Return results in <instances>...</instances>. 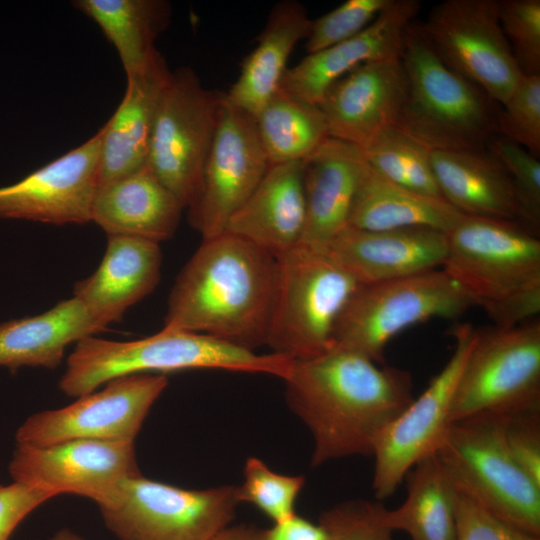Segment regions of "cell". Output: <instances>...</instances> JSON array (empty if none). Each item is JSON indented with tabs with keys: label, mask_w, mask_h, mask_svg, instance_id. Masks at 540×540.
Returning <instances> with one entry per match:
<instances>
[{
	"label": "cell",
	"mask_w": 540,
	"mask_h": 540,
	"mask_svg": "<svg viewBox=\"0 0 540 540\" xmlns=\"http://www.w3.org/2000/svg\"><path fill=\"white\" fill-rule=\"evenodd\" d=\"M385 509L378 501H346L324 511L319 524L330 540H395L384 521Z\"/></svg>",
	"instance_id": "39"
},
{
	"label": "cell",
	"mask_w": 540,
	"mask_h": 540,
	"mask_svg": "<svg viewBox=\"0 0 540 540\" xmlns=\"http://www.w3.org/2000/svg\"><path fill=\"white\" fill-rule=\"evenodd\" d=\"M452 333L455 346L445 366L376 440L372 489L377 500L393 495L418 461L437 453L452 424L454 393L475 341L476 329L465 323Z\"/></svg>",
	"instance_id": "13"
},
{
	"label": "cell",
	"mask_w": 540,
	"mask_h": 540,
	"mask_svg": "<svg viewBox=\"0 0 540 540\" xmlns=\"http://www.w3.org/2000/svg\"><path fill=\"white\" fill-rule=\"evenodd\" d=\"M101 137L100 128L80 146L0 187V218L53 225L90 222L99 186Z\"/></svg>",
	"instance_id": "17"
},
{
	"label": "cell",
	"mask_w": 540,
	"mask_h": 540,
	"mask_svg": "<svg viewBox=\"0 0 540 540\" xmlns=\"http://www.w3.org/2000/svg\"><path fill=\"white\" fill-rule=\"evenodd\" d=\"M407 93L401 59L364 63L336 80L320 108L329 137L359 148L396 127Z\"/></svg>",
	"instance_id": "18"
},
{
	"label": "cell",
	"mask_w": 540,
	"mask_h": 540,
	"mask_svg": "<svg viewBox=\"0 0 540 540\" xmlns=\"http://www.w3.org/2000/svg\"><path fill=\"white\" fill-rule=\"evenodd\" d=\"M473 300L441 268L372 284H359L334 325L333 346L384 364L392 338L432 318L456 319Z\"/></svg>",
	"instance_id": "8"
},
{
	"label": "cell",
	"mask_w": 540,
	"mask_h": 540,
	"mask_svg": "<svg viewBox=\"0 0 540 540\" xmlns=\"http://www.w3.org/2000/svg\"><path fill=\"white\" fill-rule=\"evenodd\" d=\"M276 258L230 233L203 239L171 289L163 328L253 350L265 344Z\"/></svg>",
	"instance_id": "2"
},
{
	"label": "cell",
	"mask_w": 540,
	"mask_h": 540,
	"mask_svg": "<svg viewBox=\"0 0 540 540\" xmlns=\"http://www.w3.org/2000/svg\"><path fill=\"white\" fill-rule=\"evenodd\" d=\"M254 118L270 164L303 161L329 138L318 105L281 88Z\"/></svg>",
	"instance_id": "32"
},
{
	"label": "cell",
	"mask_w": 540,
	"mask_h": 540,
	"mask_svg": "<svg viewBox=\"0 0 540 540\" xmlns=\"http://www.w3.org/2000/svg\"><path fill=\"white\" fill-rule=\"evenodd\" d=\"M304 224L303 161H295L270 164L225 232L276 258L299 245Z\"/></svg>",
	"instance_id": "23"
},
{
	"label": "cell",
	"mask_w": 540,
	"mask_h": 540,
	"mask_svg": "<svg viewBox=\"0 0 540 540\" xmlns=\"http://www.w3.org/2000/svg\"><path fill=\"white\" fill-rule=\"evenodd\" d=\"M171 72L156 50L140 73L127 78L123 99L101 127L98 188L147 164L157 108Z\"/></svg>",
	"instance_id": "21"
},
{
	"label": "cell",
	"mask_w": 540,
	"mask_h": 540,
	"mask_svg": "<svg viewBox=\"0 0 540 540\" xmlns=\"http://www.w3.org/2000/svg\"><path fill=\"white\" fill-rule=\"evenodd\" d=\"M359 284L324 250L302 244L276 257L265 344L292 361L328 351L336 320Z\"/></svg>",
	"instance_id": "6"
},
{
	"label": "cell",
	"mask_w": 540,
	"mask_h": 540,
	"mask_svg": "<svg viewBox=\"0 0 540 540\" xmlns=\"http://www.w3.org/2000/svg\"><path fill=\"white\" fill-rule=\"evenodd\" d=\"M502 430L512 459L540 485V410L503 416Z\"/></svg>",
	"instance_id": "40"
},
{
	"label": "cell",
	"mask_w": 540,
	"mask_h": 540,
	"mask_svg": "<svg viewBox=\"0 0 540 540\" xmlns=\"http://www.w3.org/2000/svg\"><path fill=\"white\" fill-rule=\"evenodd\" d=\"M406 498L385 509L384 521L411 540H455L457 491L437 454L418 461L405 475Z\"/></svg>",
	"instance_id": "30"
},
{
	"label": "cell",
	"mask_w": 540,
	"mask_h": 540,
	"mask_svg": "<svg viewBox=\"0 0 540 540\" xmlns=\"http://www.w3.org/2000/svg\"><path fill=\"white\" fill-rule=\"evenodd\" d=\"M184 207L145 165L98 188L91 221L107 236H128L160 243L171 238Z\"/></svg>",
	"instance_id": "25"
},
{
	"label": "cell",
	"mask_w": 540,
	"mask_h": 540,
	"mask_svg": "<svg viewBox=\"0 0 540 540\" xmlns=\"http://www.w3.org/2000/svg\"><path fill=\"white\" fill-rule=\"evenodd\" d=\"M269 166L254 116L230 104L225 93L200 192L188 208L189 222L203 239L225 233Z\"/></svg>",
	"instance_id": "16"
},
{
	"label": "cell",
	"mask_w": 540,
	"mask_h": 540,
	"mask_svg": "<svg viewBox=\"0 0 540 540\" xmlns=\"http://www.w3.org/2000/svg\"><path fill=\"white\" fill-rule=\"evenodd\" d=\"M499 21L523 76L540 75V0H498Z\"/></svg>",
	"instance_id": "36"
},
{
	"label": "cell",
	"mask_w": 540,
	"mask_h": 540,
	"mask_svg": "<svg viewBox=\"0 0 540 540\" xmlns=\"http://www.w3.org/2000/svg\"><path fill=\"white\" fill-rule=\"evenodd\" d=\"M311 24L301 3H277L256 47L243 60L236 82L225 92L226 100L255 117L279 88L289 56L297 43L307 39Z\"/></svg>",
	"instance_id": "27"
},
{
	"label": "cell",
	"mask_w": 540,
	"mask_h": 540,
	"mask_svg": "<svg viewBox=\"0 0 540 540\" xmlns=\"http://www.w3.org/2000/svg\"><path fill=\"white\" fill-rule=\"evenodd\" d=\"M49 540H83L80 536L69 529H62L53 535Z\"/></svg>",
	"instance_id": "45"
},
{
	"label": "cell",
	"mask_w": 540,
	"mask_h": 540,
	"mask_svg": "<svg viewBox=\"0 0 540 540\" xmlns=\"http://www.w3.org/2000/svg\"><path fill=\"white\" fill-rule=\"evenodd\" d=\"M462 215L447 201L403 188L365 164L348 226L373 231L429 227L447 232Z\"/></svg>",
	"instance_id": "29"
},
{
	"label": "cell",
	"mask_w": 540,
	"mask_h": 540,
	"mask_svg": "<svg viewBox=\"0 0 540 540\" xmlns=\"http://www.w3.org/2000/svg\"><path fill=\"white\" fill-rule=\"evenodd\" d=\"M418 26L448 68L500 105L523 77L500 25L498 0H445Z\"/></svg>",
	"instance_id": "12"
},
{
	"label": "cell",
	"mask_w": 540,
	"mask_h": 540,
	"mask_svg": "<svg viewBox=\"0 0 540 540\" xmlns=\"http://www.w3.org/2000/svg\"><path fill=\"white\" fill-rule=\"evenodd\" d=\"M76 297L58 302L41 314L0 323V367L56 368L67 346L105 331Z\"/></svg>",
	"instance_id": "26"
},
{
	"label": "cell",
	"mask_w": 540,
	"mask_h": 540,
	"mask_svg": "<svg viewBox=\"0 0 540 540\" xmlns=\"http://www.w3.org/2000/svg\"><path fill=\"white\" fill-rule=\"evenodd\" d=\"M305 483L304 476L275 473L256 457L247 459L244 482L237 487L239 502L255 505L274 522L295 514V502Z\"/></svg>",
	"instance_id": "34"
},
{
	"label": "cell",
	"mask_w": 540,
	"mask_h": 540,
	"mask_svg": "<svg viewBox=\"0 0 540 540\" xmlns=\"http://www.w3.org/2000/svg\"><path fill=\"white\" fill-rule=\"evenodd\" d=\"M401 62L407 93L396 127L430 151H485L501 105L448 68L418 23L406 29Z\"/></svg>",
	"instance_id": "5"
},
{
	"label": "cell",
	"mask_w": 540,
	"mask_h": 540,
	"mask_svg": "<svg viewBox=\"0 0 540 540\" xmlns=\"http://www.w3.org/2000/svg\"><path fill=\"white\" fill-rule=\"evenodd\" d=\"M392 0H347L337 8L312 20L305 40L311 54L357 35L370 25Z\"/></svg>",
	"instance_id": "38"
},
{
	"label": "cell",
	"mask_w": 540,
	"mask_h": 540,
	"mask_svg": "<svg viewBox=\"0 0 540 540\" xmlns=\"http://www.w3.org/2000/svg\"><path fill=\"white\" fill-rule=\"evenodd\" d=\"M501 415L452 422L437 456L455 489L503 522L540 537V485L512 459Z\"/></svg>",
	"instance_id": "7"
},
{
	"label": "cell",
	"mask_w": 540,
	"mask_h": 540,
	"mask_svg": "<svg viewBox=\"0 0 540 540\" xmlns=\"http://www.w3.org/2000/svg\"><path fill=\"white\" fill-rule=\"evenodd\" d=\"M72 5L100 27L116 49L127 78L145 68L172 14L165 0H75Z\"/></svg>",
	"instance_id": "31"
},
{
	"label": "cell",
	"mask_w": 540,
	"mask_h": 540,
	"mask_svg": "<svg viewBox=\"0 0 540 540\" xmlns=\"http://www.w3.org/2000/svg\"><path fill=\"white\" fill-rule=\"evenodd\" d=\"M498 135L539 158L540 75L523 76L501 105Z\"/></svg>",
	"instance_id": "37"
},
{
	"label": "cell",
	"mask_w": 540,
	"mask_h": 540,
	"mask_svg": "<svg viewBox=\"0 0 540 540\" xmlns=\"http://www.w3.org/2000/svg\"><path fill=\"white\" fill-rule=\"evenodd\" d=\"M322 250L358 284H372L439 269L447 237L429 227L373 231L348 226Z\"/></svg>",
	"instance_id": "20"
},
{
	"label": "cell",
	"mask_w": 540,
	"mask_h": 540,
	"mask_svg": "<svg viewBox=\"0 0 540 540\" xmlns=\"http://www.w3.org/2000/svg\"><path fill=\"white\" fill-rule=\"evenodd\" d=\"M420 8L418 0H392L357 35L307 54L295 66L287 68L279 88L318 105L326 90L352 69L368 62L401 59L406 29Z\"/></svg>",
	"instance_id": "19"
},
{
	"label": "cell",
	"mask_w": 540,
	"mask_h": 540,
	"mask_svg": "<svg viewBox=\"0 0 540 540\" xmlns=\"http://www.w3.org/2000/svg\"><path fill=\"white\" fill-rule=\"evenodd\" d=\"M257 540H330L326 530L304 517L292 516L274 522L268 529H258Z\"/></svg>",
	"instance_id": "43"
},
{
	"label": "cell",
	"mask_w": 540,
	"mask_h": 540,
	"mask_svg": "<svg viewBox=\"0 0 540 540\" xmlns=\"http://www.w3.org/2000/svg\"><path fill=\"white\" fill-rule=\"evenodd\" d=\"M540 410V321L477 330L451 406V421Z\"/></svg>",
	"instance_id": "9"
},
{
	"label": "cell",
	"mask_w": 540,
	"mask_h": 540,
	"mask_svg": "<svg viewBox=\"0 0 540 540\" xmlns=\"http://www.w3.org/2000/svg\"><path fill=\"white\" fill-rule=\"evenodd\" d=\"M365 164L359 147L331 137L303 160L305 224L299 244L324 249L348 227Z\"/></svg>",
	"instance_id": "22"
},
{
	"label": "cell",
	"mask_w": 540,
	"mask_h": 540,
	"mask_svg": "<svg viewBox=\"0 0 540 540\" xmlns=\"http://www.w3.org/2000/svg\"><path fill=\"white\" fill-rule=\"evenodd\" d=\"M54 494L18 482L0 485V540H9L16 527Z\"/></svg>",
	"instance_id": "42"
},
{
	"label": "cell",
	"mask_w": 540,
	"mask_h": 540,
	"mask_svg": "<svg viewBox=\"0 0 540 540\" xmlns=\"http://www.w3.org/2000/svg\"><path fill=\"white\" fill-rule=\"evenodd\" d=\"M9 473L14 482L55 496L70 493L87 497L99 508L115 500L127 478L141 474L134 441L92 439L45 446L17 444Z\"/></svg>",
	"instance_id": "15"
},
{
	"label": "cell",
	"mask_w": 540,
	"mask_h": 540,
	"mask_svg": "<svg viewBox=\"0 0 540 540\" xmlns=\"http://www.w3.org/2000/svg\"><path fill=\"white\" fill-rule=\"evenodd\" d=\"M224 98L190 67L172 71L161 95L146 165L184 209L199 195Z\"/></svg>",
	"instance_id": "10"
},
{
	"label": "cell",
	"mask_w": 540,
	"mask_h": 540,
	"mask_svg": "<svg viewBox=\"0 0 540 540\" xmlns=\"http://www.w3.org/2000/svg\"><path fill=\"white\" fill-rule=\"evenodd\" d=\"M167 385L165 374L115 378L68 406L31 415L18 428L16 442L45 446L74 439L134 441Z\"/></svg>",
	"instance_id": "14"
},
{
	"label": "cell",
	"mask_w": 540,
	"mask_h": 540,
	"mask_svg": "<svg viewBox=\"0 0 540 540\" xmlns=\"http://www.w3.org/2000/svg\"><path fill=\"white\" fill-rule=\"evenodd\" d=\"M510 177L520 210L519 222L539 235L540 229V162L517 143L500 135L486 145Z\"/></svg>",
	"instance_id": "35"
},
{
	"label": "cell",
	"mask_w": 540,
	"mask_h": 540,
	"mask_svg": "<svg viewBox=\"0 0 540 540\" xmlns=\"http://www.w3.org/2000/svg\"><path fill=\"white\" fill-rule=\"evenodd\" d=\"M431 163L443 199L461 213L519 222L512 181L486 150L431 151Z\"/></svg>",
	"instance_id": "28"
},
{
	"label": "cell",
	"mask_w": 540,
	"mask_h": 540,
	"mask_svg": "<svg viewBox=\"0 0 540 540\" xmlns=\"http://www.w3.org/2000/svg\"><path fill=\"white\" fill-rule=\"evenodd\" d=\"M360 150L366 164L388 181L443 199L433 172L431 151L397 127L381 132Z\"/></svg>",
	"instance_id": "33"
},
{
	"label": "cell",
	"mask_w": 540,
	"mask_h": 540,
	"mask_svg": "<svg viewBox=\"0 0 540 540\" xmlns=\"http://www.w3.org/2000/svg\"><path fill=\"white\" fill-rule=\"evenodd\" d=\"M239 503L236 486L191 490L138 474L100 511L120 540H211L228 527Z\"/></svg>",
	"instance_id": "11"
},
{
	"label": "cell",
	"mask_w": 540,
	"mask_h": 540,
	"mask_svg": "<svg viewBox=\"0 0 540 540\" xmlns=\"http://www.w3.org/2000/svg\"><path fill=\"white\" fill-rule=\"evenodd\" d=\"M455 540H540V537L503 522L457 491Z\"/></svg>",
	"instance_id": "41"
},
{
	"label": "cell",
	"mask_w": 540,
	"mask_h": 540,
	"mask_svg": "<svg viewBox=\"0 0 540 540\" xmlns=\"http://www.w3.org/2000/svg\"><path fill=\"white\" fill-rule=\"evenodd\" d=\"M442 269L495 327L510 328L540 311L539 235L515 220L463 214L446 232Z\"/></svg>",
	"instance_id": "3"
},
{
	"label": "cell",
	"mask_w": 540,
	"mask_h": 540,
	"mask_svg": "<svg viewBox=\"0 0 540 540\" xmlns=\"http://www.w3.org/2000/svg\"><path fill=\"white\" fill-rule=\"evenodd\" d=\"M258 529L246 524L228 526L211 540H257Z\"/></svg>",
	"instance_id": "44"
},
{
	"label": "cell",
	"mask_w": 540,
	"mask_h": 540,
	"mask_svg": "<svg viewBox=\"0 0 540 540\" xmlns=\"http://www.w3.org/2000/svg\"><path fill=\"white\" fill-rule=\"evenodd\" d=\"M162 254L158 243L128 236H107L97 270L74 285L73 296L103 324L122 320L129 307L159 283Z\"/></svg>",
	"instance_id": "24"
},
{
	"label": "cell",
	"mask_w": 540,
	"mask_h": 540,
	"mask_svg": "<svg viewBox=\"0 0 540 540\" xmlns=\"http://www.w3.org/2000/svg\"><path fill=\"white\" fill-rule=\"evenodd\" d=\"M290 363L273 353L257 354L206 334L183 330L163 328L134 341L89 336L77 342L69 355L59 388L68 396L79 397L121 376L187 369L265 373L282 379Z\"/></svg>",
	"instance_id": "4"
},
{
	"label": "cell",
	"mask_w": 540,
	"mask_h": 540,
	"mask_svg": "<svg viewBox=\"0 0 540 540\" xmlns=\"http://www.w3.org/2000/svg\"><path fill=\"white\" fill-rule=\"evenodd\" d=\"M282 380L288 406L312 434L314 467L372 456L380 433L414 399L407 370L339 346L291 361Z\"/></svg>",
	"instance_id": "1"
}]
</instances>
